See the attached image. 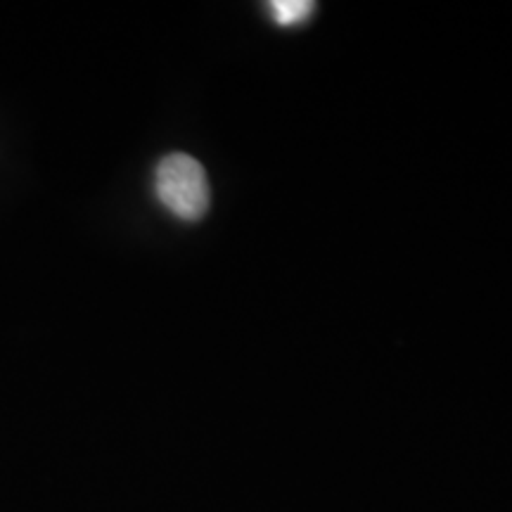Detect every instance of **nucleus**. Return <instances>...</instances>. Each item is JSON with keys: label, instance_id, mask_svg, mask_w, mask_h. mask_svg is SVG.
Here are the masks:
<instances>
[{"label": "nucleus", "instance_id": "obj_1", "mask_svg": "<svg viewBox=\"0 0 512 512\" xmlns=\"http://www.w3.org/2000/svg\"><path fill=\"white\" fill-rule=\"evenodd\" d=\"M155 192L157 200L181 221H200L209 209L207 174L195 157L183 152L166 155L157 164Z\"/></svg>", "mask_w": 512, "mask_h": 512}, {"label": "nucleus", "instance_id": "obj_2", "mask_svg": "<svg viewBox=\"0 0 512 512\" xmlns=\"http://www.w3.org/2000/svg\"><path fill=\"white\" fill-rule=\"evenodd\" d=\"M313 10H316V5L311 0H273L268 5V12L278 27H297L313 15Z\"/></svg>", "mask_w": 512, "mask_h": 512}]
</instances>
